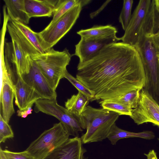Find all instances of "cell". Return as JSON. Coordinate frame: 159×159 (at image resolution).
<instances>
[{"label":"cell","mask_w":159,"mask_h":159,"mask_svg":"<svg viewBox=\"0 0 159 159\" xmlns=\"http://www.w3.org/2000/svg\"><path fill=\"white\" fill-rule=\"evenodd\" d=\"M13 131L8 123L6 122L0 114V143H4L8 139L14 137Z\"/></svg>","instance_id":"83f0119b"},{"label":"cell","mask_w":159,"mask_h":159,"mask_svg":"<svg viewBox=\"0 0 159 159\" xmlns=\"http://www.w3.org/2000/svg\"><path fill=\"white\" fill-rule=\"evenodd\" d=\"M154 3L156 9L159 13V0H155Z\"/></svg>","instance_id":"d6a6232c"},{"label":"cell","mask_w":159,"mask_h":159,"mask_svg":"<svg viewBox=\"0 0 159 159\" xmlns=\"http://www.w3.org/2000/svg\"><path fill=\"white\" fill-rule=\"evenodd\" d=\"M117 32L116 27L110 25H94L91 28L82 29L77 32L81 39L85 40L104 38L116 35Z\"/></svg>","instance_id":"e0dca14e"},{"label":"cell","mask_w":159,"mask_h":159,"mask_svg":"<svg viewBox=\"0 0 159 159\" xmlns=\"http://www.w3.org/2000/svg\"><path fill=\"white\" fill-rule=\"evenodd\" d=\"M133 3V0L123 1V7L119 15V20L125 31L127 28L131 18Z\"/></svg>","instance_id":"d4e9b609"},{"label":"cell","mask_w":159,"mask_h":159,"mask_svg":"<svg viewBox=\"0 0 159 159\" xmlns=\"http://www.w3.org/2000/svg\"><path fill=\"white\" fill-rule=\"evenodd\" d=\"M83 144L79 137L69 138L43 159H87L84 155L86 150Z\"/></svg>","instance_id":"4fadbf2b"},{"label":"cell","mask_w":159,"mask_h":159,"mask_svg":"<svg viewBox=\"0 0 159 159\" xmlns=\"http://www.w3.org/2000/svg\"><path fill=\"white\" fill-rule=\"evenodd\" d=\"M140 91L139 90L132 91L117 99L109 100L116 101L124 104L131 109H134L137 107L139 101Z\"/></svg>","instance_id":"484cf974"},{"label":"cell","mask_w":159,"mask_h":159,"mask_svg":"<svg viewBox=\"0 0 159 159\" xmlns=\"http://www.w3.org/2000/svg\"><path fill=\"white\" fill-rule=\"evenodd\" d=\"M121 40L116 35L100 39L85 40L80 39L75 45L74 54L79 59V62H84L92 59L107 46Z\"/></svg>","instance_id":"8fae6325"},{"label":"cell","mask_w":159,"mask_h":159,"mask_svg":"<svg viewBox=\"0 0 159 159\" xmlns=\"http://www.w3.org/2000/svg\"><path fill=\"white\" fill-rule=\"evenodd\" d=\"M13 53L12 61L18 75L28 74L30 68V57L27 55L19 45L12 40Z\"/></svg>","instance_id":"2e32d148"},{"label":"cell","mask_w":159,"mask_h":159,"mask_svg":"<svg viewBox=\"0 0 159 159\" xmlns=\"http://www.w3.org/2000/svg\"><path fill=\"white\" fill-rule=\"evenodd\" d=\"M89 100L80 92L74 94L65 102V107L77 119L79 117L89 103Z\"/></svg>","instance_id":"44dd1931"},{"label":"cell","mask_w":159,"mask_h":159,"mask_svg":"<svg viewBox=\"0 0 159 159\" xmlns=\"http://www.w3.org/2000/svg\"><path fill=\"white\" fill-rule=\"evenodd\" d=\"M69 136L60 122L54 124L33 141L25 150L34 159H43L67 141Z\"/></svg>","instance_id":"52a82bcc"},{"label":"cell","mask_w":159,"mask_h":159,"mask_svg":"<svg viewBox=\"0 0 159 159\" xmlns=\"http://www.w3.org/2000/svg\"><path fill=\"white\" fill-rule=\"evenodd\" d=\"M25 81L33 88L41 99L56 100L55 90L50 85L36 63L30 57V68L28 74L21 76Z\"/></svg>","instance_id":"30bf717a"},{"label":"cell","mask_w":159,"mask_h":159,"mask_svg":"<svg viewBox=\"0 0 159 159\" xmlns=\"http://www.w3.org/2000/svg\"><path fill=\"white\" fill-rule=\"evenodd\" d=\"M0 159H6L1 148L0 149Z\"/></svg>","instance_id":"836d02e7"},{"label":"cell","mask_w":159,"mask_h":159,"mask_svg":"<svg viewBox=\"0 0 159 159\" xmlns=\"http://www.w3.org/2000/svg\"><path fill=\"white\" fill-rule=\"evenodd\" d=\"M32 107H30L27 110L24 111L19 110L17 111V116L23 118H25L29 115L32 113Z\"/></svg>","instance_id":"f546056e"},{"label":"cell","mask_w":159,"mask_h":159,"mask_svg":"<svg viewBox=\"0 0 159 159\" xmlns=\"http://www.w3.org/2000/svg\"><path fill=\"white\" fill-rule=\"evenodd\" d=\"M9 18L27 25L30 18L25 10L24 0H4Z\"/></svg>","instance_id":"d6986e66"},{"label":"cell","mask_w":159,"mask_h":159,"mask_svg":"<svg viewBox=\"0 0 159 159\" xmlns=\"http://www.w3.org/2000/svg\"><path fill=\"white\" fill-rule=\"evenodd\" d=\"M85 1L84 0H58L53 14V18L48 25L53 23L71 8Z\"/></svg>","instance_id":"603a6c76"},{"label":"cell","mask_w":159,"mask_h":159,"mask_svg":"<svg viewBox=\"0 0 159 159\" xmlns=\"http://www.w3.org/2000/svg\"><path fill=\"white\" fill-rule=\"evenodd\" d=\"M158 140H159V139H158Z\"/></svg>","instance_id":"8d00e7d4"},{"label":"cell","mask_w":159,"mask_h":159,"mask_svg":"<svg viewBox=\"0 0 159 159\" xmlns=\"http://www.w3.org/2000/svg\"><path fill=\"white\" fill-rule=\"evenodd\" d=\"M2 66V81L1 91L0 102L4 120L8 123L11 116L15 113L13 101L15 97L14 84L10 72L3 64Z\"/></svg>","instance_id":"7c38bea8"},{"label":"cell","mask_w":159,"mask_h":159,"mask_svg":"<svg viewBox=\"0 0 159 159\" xmlns=\"http://www.w3.org/2000/svg\"><path fill=\"white\" fill-rule=\"evenodd\" d=\"M58 0H24L25 11L29 17H51Z\"/></svg>","instance_id":"9a60e30c"},{"label":"cell","mask_w":159,"mask_h":159,"mask_svg":"<svg viewBox=\"0 0 159 159\" xmlns=\"http://www.w3.org/2000/svg\"><path fill=\"white\" fill-rule=\"evenodd\" d=\"M158 57H159V54H158Z\"/></svg>","instance_id":"d590c367"},{"label":"cell","mask_w":159,"mask_h":159,"mask_svg":"<svg viewBox=\"0 0 159 159\" xmlns=\"http://www.w3.org/2000/svg\"><path fill=\"white\" fill-rule=\"evenodd\" d=\"M73 56L66 48L62 51L52 48L45 53H37L30 57L56 90L60 80L64 78L66 67Z\"/></svg>","instance_id":"5b68a950"},{"label":"cell","mask_w":159,"mask_h":159,"mask_svg":"<svg viewBox=\"0 0 159 159\" xmlns=\"http://www.w3.org/2000/svg\"><path fill=\"white\" fill-rule=\"evenodd\" d=\"M153 36L144 37L135 47L141 57L145 75L143 89L159 105V57Z\"/></svg>","instance_id":"277c9868"},{"label":"cell","mask_w":159,"mask_h":159,"mask_svg":"<svg viewBox=\"0 0 159 159\" xmlns=\"http://www.w3.org/2000/svg\"><path fill=\"white\" fill-rule=\"evenodd\" d=\"M130 117L138 125L150 122L159 127V105L143 89L136 107Z\"/></svg>","instance_id":"9c48e42d"},{"label":"cell","mask_w":159,"mask_h":159,"mask_svg":"<svg viewBox=\"0 0 159 159\" xmlns=\"http://www.w3.org/2000/svg\"><path fill=\"white\" fill-rule=\"evenodd\" d=\"M28 41L37 50L39 53L47 52L44 50L36 32L33 31L26 25L9 19Z\"/></svg>","instance_id":"7402d4cb"},{"label":"cell","mask_w":159,"mask_h":159,"mask_svg":"<svg viewBox=\"0 0 159 159\" xmlns=\"http://www.w3.org/2000/svg\"><path fill=\"white\" fill-rule=\"evenodd\" d=\"M6 159H34L25 150L20 152H15L5 149L2 150Z\"/></svg>","instance_id":"f1b7e54d"},{"label":"cell","mask_w":159,"mask_h":159,"mask_svg":"<svg viewBox=\"0 0 159 159\" xmlns=\"http://www.w3.org/2000/svg\"><path fill=\"white\" fill-rule=\"evenodd\" d=\"M119 116L103 108L87 106L77 118L82 128L86 129L80 138L83 144L101 142L107 138L111 127Z\"/></svg>","instance_id":"3957f363"},{"label":"cell","mask_w":159,"mask_h":159,"mask_svg":"<svg viewBox=\"0 0 159 159\" xmlns=\"http://www.w3.org/2000/svg\"><path fill=\"white\" fill-rule=\"evenodd\" d=\"M157 30H159V21H158V29L157 31Z\"/></svg>","instance_id":"e575fe53"},{"label":"cell","mask_w":159,"mask_h":159,"mask_svg":"<svg viewBox=\"0 0 159 159\" xmlns=\"http://www.w3.org/2000/svg\"><path fill=\"white\" fill-rule=\"evenodd\" d=\"M34 111L41 112L58 119L69 135L79 137L83 129L77 118L66 107L59 105L57 100L40 99L35 103Z\"/></svg>","instance_id":"ba28073f"},{"label":"cell","mask_w":159,"mask_h":159,"mask_svg":"<svg viewBox=\"0 0 159 159\" xmlns=\"http://www.w3.org/2000/svg\"><path fill=\"white\" fill-rule=\"evenodd\" d=\"M64 78L67 79L80 92L85 96L89 101H92L95 96V93L83 84L76 78L66 71Z\"/></svg>","instance_id":"4316f807"},{"label":"cell","mask_w":159,"mask_h":159,"mask_svg":"<svg viewBox=\"0 0 159 159\" xmlns=\"http://www.w3.org/2000/svg\"><path fill=\"white\" fill-rule=\"evenodd\" d=\"M7 26L11 39L16 42L27 55L31 56L39 53L10 20Z\"/></svg>","instance_id":"ffe728a7"},{"label":"cell","mask_w":159,"mask_h":159,"mask_svg":"<svg viewBox=\"0 0 159 159\" xmlns=\"http://www.w3.org/2000/svg\"><path fill=\"white\" fill-rule=\"evenodd\" d=\"M76 78L95 93L92 101L113 100L132 91L141 90L146 77L135 47L122 42L110 44L94 57L79 62Z\"/></svg>","instance_id":"6da1fadb"},{"label":"cell","mask_w":159,"mask_h":159,"mask_svg":"<svg viewBox=\"0 0 159 159\" xmlns=\"http://www.w3.org/2000/svg\"><path fill=\"white\" fill-rule=\"evenodd\" d=\"M99 103L102 108L118 114L130 116L132 109L120 102L112 100H101Z\"/></svg>","instance_id":"cb8c5ba5"},{"label":"cell","mask_w":159,"mask_h":159,"mask_svg":"<svg viewBox=\"0 0 159 159\" xmlns=\"http://www.w3.org/2000/svg\"><path fill=\"white\" fill-rule=\"evenodd\" d=\"M15 103L19 110L24 111L32 107L38 100L41 99L39 95L27 84L21 76L18 75L14 84Z\"/></svg>","instance_id":"5bb4252c"},{"label":"cell","mask_w":159,"mask_h":159,"mask_svg":"<svg viewBox=\"0 0 159 159\" xmlns=\"http://www.w3.org/2000/svg\"><path fill=\"white\" fill-rule=\"evenodd\" d=\"M134 137L151 139L154 138L155 135L152 132L149 131L134 133L119 128L115 123L111 127L107 138L110 141L112 145H114L120 139Z\"/></svg>","instance_id":"ac0fdd59"},{"label":"cell","mask_w":159,"mask_h":159,"mask_svg":"<svg viewBox=\"0 0 159 159\" xmlns=\"http://www.w3.org/2000/svg\"><path fill=\"white\" fill-rule=\"evenodd\" d=\"M147 156V159H158L157 154L154 150L150 151L147 154H144Z\"/></svg>","instance_id":"1f68e13d"},{"label":"cell","mask_w":159,"mask_h":159,"mask_svg":"<svg viewBox=\"0 0 159 159\" xmlns=\"http://www.w3.org/2000/svg\"><path fill=\"white\" fill-rule=\"evenodd\" d=\"M91 0L74 7L57 19L48 25L42 31L36 32L46 52L55 45L71 29L79 18L83 7Z\"/></svg>","instance_id":"8992f818"},{"label":"cell","mask_w":159,"mask_h":159,"mask_svg":"<svg viewBox=\"0 0 159 159\" xmlns=\"http://www.w3.org/2000/svg\"><path fill=\"white\" fill-rule=\"evenodd\" d=\"M154 0H140L132 14L122 42L135 47L145 36L153 35L158 28Z\"/></svg>","instance_id":"7a4b0ae2"},{"label":"cell","mask_w":159,"mask_h":159,"mask_svg":"<svg viewBox=\"0 0 159 159\" xmlns=\"http://www.w3.org/2000/svg\"><path fill=\"white\" fill-rule=\"evenodd\" d=\"M111 1V0H107L98 9L93 12L90 13L89 15L90 18L91 19H93L97 16L100 12Z\"/></svg>","instance_id":"4dcf8cb0"}]
</instances>
